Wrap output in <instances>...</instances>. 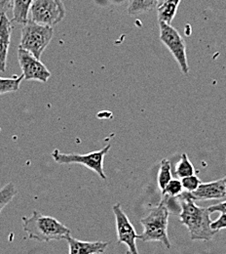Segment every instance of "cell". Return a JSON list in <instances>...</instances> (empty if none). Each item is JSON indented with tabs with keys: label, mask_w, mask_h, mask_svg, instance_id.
Masks as SVG:
<instances>
[{
	"label": "cell",
	"mask_w": 226,
	"mask_h": 254,
	"mask_svg": "<svg viewBox=\"0 0 226 254\" xmlns=\"http://www.w3.org/2000/svg\"><path fill=\"white\" fill-rule=\"evenodd\" d=\"M165 1H166V0H159V5H161L162 3L165 2Z\"/></svg>",
	"instance_id": "25"
},
{
	"label": "cell",
	"mask_w": 226,
	"mask_h": 254,
	"mask_svg": "<svg viewBox=\"0 0 226 254\" xmlns=\"http://www.w3.org/2000/svg\"><path fill=\"white\" fill-rule=\"evenodd\" d=\"M131 254V253H130V252H127V254Z\"/></svg>",
	"instance_id": "27"
},
{
	"label": "cell",
	"mask_w": 226,
	"mask_h": 254,
	"mask_svg": "<svg viewBox=\"0 0 226 254\" xmlns=\"http://www.w3.org/2000/svg\"><path fill=\"white\" fill-rule=\"evenodd\" d=\"M181 199V212L180 220L189 231L192 241H211L217 234L212 227L208 208L201 207L194 202L191 192H182Z\"/></svg>",
	"instance_id": "1"
},
{
	"label": "cell",
	"mask_w": 226,
	"mask_h": 254,
	"mask_svg": "<svg viewBox=\"0 0 226 254\" xmlns=\"http://www.w3.org/2000/svg\"><path fill=\"white\" fill-rule=\"evenodd\" d=\"M181 182L182 188L187 190V192H193L194 190H197L198 187L202 184L201 180L195 175L184 177L181 179Z\"/></svg>",
	"instance_id": "21"
},
{
	"label": "cell",
	"mask_w": 226,
	"mask_h": 254,
	"mask_svg": "<svg viewBox=\"0 0 226 254\" xmlns=\"http://www.w3.org/2000/svg\"><path fill=\"white\" fill-rule=\"evenodd\" d=\"M160 27V39L164 45L170 50L176 61L179 64L181 71L188 74L189 66L186 57V45L179 32L171 25L159 23Z\"/></svg>",
	"instance_id": "7"
},
{
	"label": "cell",
	"mask_w": 226,
	"mask_h": 254,
	"mask_svg": "<svg viewBox=\"0 0 226 254\" xmlns=\"http://www.w3.org/2000/svg\"><path fill=\"white\" fill-rule=\"evenodd\" d=\"M169 209L164 201L152 208L148 215L140 220L143 227V232L138 236L142 242H159L167 249L171 248V243L168 237V219Z\"/></svg>",
	"instance_id": "3"
},
{
	"label": "cell",
	"mask_w": 226,
	"mask_h": 254,
	"mask_svg": "<svg viewBox=\"0 0 226 254\" xmlns=\"http://www.w3.org/2000/svg\"><path fill=\"white\" fill-rule=\"evenodd\" d=\"M224 182H225V184H226V178H224Z\"/></svg>",
	"instance_id": "26"
},
{
	"label": "cell",
	"mask_w": 226,
	"mask_h": 254,
	"mask_svg": "<svg viewBox=\"0 0 226 254\" xmlns=\"http://www.w3.org/2000/svg\"><path fill=\"white\" fill-rule=\"evenodd\" d=\"M208 211H209L210 213H214V212L226 213V201L209 206V207H208Z\"/></svg>",
	"instance_id": "23"
},
{
	"label": "cell",
	"mask_w": 226,
	"mask_h": 254,
	"mask_svg": "<svg viewBox=\"0 0 226 254\" xmlns=\"http://www.w3.org/2000/svg\"><path fill=\"white\" fill-rule=\"evenodd\" d=\"M110 148H111L110 145H106L101 150L91 152L85 155L64 154V153H61L59 150H54L52 153V158L57 163H60V164L79 163L81 165H84L90 170L96 172L102 180H106V176L103 171V159L105 155L110 150Z\"/></svg>",
	"instance_id": "5"
},
{
	"label": "cell",
	"mask_w": 226,
	"mask_h": 254,
	"mask_svg": "<svg viewBox=\"0 0 226 254\" xmlns=\"http://www.w3.org/2000/svg\"><path fill=\"white\" fill-rule=\"evenodd\" d=\"M54 35L52 27L39 25L33 20H28L22 29L20 47L27 50L33 56L40 60L45 48L49 45Z\"/></svg>",
	"instance_id": "4"
},
{
	"label": "cell",
	"mask_w": 226,
	"mask_h": 254,
	"mask_svg": "<svg viewBox=\"0 0 226 254\" xmlns=\"http://www.w3.org/2000/svg\"><path fill=\"white\" fill-rule=\"evenodd\" d=\"M13 7V0H0V16L5 15Z\"/></svg>",
	"instance_id": "24"
},
{
	"label": "cell",
	"mask_w": 226,
	"mask_h": 254,
	"mask_svg": "<svg viewBox=\"0 0 226 254\" xmlns=\"http://www.w3.org/2000/svg\"><path fill=\"white\" fill-rule=\"evenodd\" d=\"M181 1V0H166L157 7V17L159 23L171 25L178 12V7Z\"/></svg>",
	"instance_id": "13"
},
{
	"label": "cell",
	"mask_w": 226,
	"mask_h": 254,
	"mask_svg": "<svg viewBox=\"0 0 226 254\" xmlns=\"http://www.w3.org/2000/svg\"><path fill=\"white\" fill-rule=\"evenodd\" d=\"M176 174L180 178H184L194 175V166L186 154H182L176 164Z\"/></svg>",
	"instance_id": "16"
},
{
	"label": "cell",
	"mask_w": 226,
	"mask_h": 254,
	"mask_svg": "<svg viewBox=\"0 0 226 254\" xmlns=\"http://www.w3.org/2000/svg\"><path fill=\"white\" fill-rule=\"evenodd\" d=\"M23 79H24L23 74L20 76H14L12 78L0 77V94L18 91Z\"/></svg>",
	"instance_id": "17"
},
{
	"label": "cell",
	"mask_w": 226,
	"mask_h": 254,
	"mask_svg": "<svg viewBox=\"0 0 226 254\" xmlns=\"http://www.w3.org/2000/svg\"><path fill=\"white\" fill-rule=\"evenodd\" d=\"M194 199H220L226 195V186L224 179L202 183L198 189L191 192Z\"/></svg>",
	"instance_id": "11"
},
{
	"label": "cell",
	"mask_w": 226,
	"mask_h": 254,
	"mask_svg": "<svg viewBox=\"0 0 226 254\" xmlns=\"http://www.w3.org/2000/svg\"><path fill=\"white\" fill-rule=\"evenodd\" d=\"M172 177V166L170 160L162 159L160 169L158 172V186L161 190H164L166 186L170 183V181L173 179Z\"/></svg>",
	"instance_id": "18"
},
{
	"label": "cell",
	"mask_w": 226,
	"mask_h": 254,
	"mask_svg": "<svg viewBox=\"0 0 226 254\" xmlns=\"http://www.w3.org/2000/svg\"><path fill=\"white\" fill-rule=\"evenodd\" d=\"M23 228L31 240L51 242L66 239L70 230L54 217L33 211L30 217H23Z\"/></svg>",
	"instance_id": "2"
},
{
	"label": "cell",
	"mask_w": 226,
	"mask_h": 254,
	"mask_svg": "<svg viewBox=\"0 0 226 254\" xmlns=\"http://www.w3.org/2000/svg\"><path fill=\"white\" fill-rule=\"evenodd\" d=\"M33 0H13V20L20 24L28 22Z\"/></svg>",
	"instance_id": "15"
},
{
	"label": "cell",
	"mask_w": 226,
	"mask_h": 254,
	"mask_svg": "<svg viewBox=\"0 0 226 254\" xmlns=\"http://www.w3.org/2000/svg\"><path fill=\"white\" fill-rule=\"evenodd\" d=\"M12 25L6 15L0 16V71L6 70L7 55L11 41Z\"/></svg>",
	"instance_id": "12"
},
{
	"label": "cell",
	"mask_w": 226,
	"mask_h": 254,
	"mask_svg": "<svg viewBox=\"0 0 226 254\" xmlns=\"http://www.w3.org/2000/svg\"><path fill=\"white\" fill-rule=\"evenodd\" d=\"M65 240L68 244V254H101L108 247V243L105 242H82L71 236H68Z\"/></svg>",
	"instance_id": "10"
},
{
	"label": "cell",
	"mask_w": 226,
	"mask_h": 254,
	"mask_svg": "<svg viewBox=\"0 0 226 254\" xmlns=\"http://www.w3.org/2000/svg\"><path fill=\"white\" fill-rule=\"evenodd\" d=\"M159 6V0H129L128 14L136 16L148 13Z\"/></svg>",
	"instance_id": "14"
},
{
	"label": "cell",
	"mask_w": 226,
	"mask_h": 254,
	"mask_svg": "<svg viewBox=\"0 0 226 254\" xmlns=\"http://www.w3.org/2000/svg\"><path fill=\"white\" fill-rule=\"evenodd\" d=\"M18 60L25 80H37L40 82H47L50 78L51 72L49 71V69L29 51L19 48Z\"/></svg>",
	"instance_id": "8"
},
{
	"label": "cell",
	"mask_w": 226,
	"mask_h": 254,
	"mask_svg": "<svg viewBox=\"0 0 226 254\" xmlns=\"http://www.w3.org/2000/svg\"><path fill=\"white\" fill-rule=\"evenodd\" d=\"M17 192V189L13 183H9L0 189V213L4 207L12 201Z\"/></svg>",
	"instance_id": "19"
},
{
	"label": "cell",
	"mask_w": 226,
	"mask_h": 254,
	"mask_svg": "<svg viewBox=\"0 0 226 254\" xmlns=\"http://www.w3.org/2000/svg\"><path fill=\"white\" fill-rule=\"evenodd\" d=\"M30 13L33 22L53 28L65 18V5L62 0H33Z\"/></svg>",
	"instance_id": "6"
},
{
	"label": "cell",
	"mask_w": 226,
	"mask_h": 254,
	"mask_svg": "<svg viewBox=\"0 0 226 254\" xmlns=\"http://www.w3.org/2000/svg\"><path fill=\"white\" fill-rule=\"evenodd\" d=\"M182 185H181V182L180 180H177V179H172L170 181V183L166 186V188L164 190H162V194H163V197L166 198V197H179L180 195H181L182 193Z\"/></svg>",
	"instance_id": "20"
},
{
	"label": "cell",
	"mask_w": 226,
	"mask_h": 254,
	"mask_svg": "<svg viewBox=\"0 0 226 254\" xmlns=\"http://www.w3.org/2000/svg\"><path fill=\"white\" fill-rule=\"evenodd\" d=\"M113 213L116 220V232H117V243L124 244L129 248V252L132 254H138L136 250V241L138 239L134 226L130 222L129 218L123 211L121 204H114L112 207Z\"/></svg>",
	"instance_id": "9"
},
{
	"label": "cell",
	"mask_w": 226,
	"mask_h": 254,
	"mask_svg": "<svg viewBox=\"0 0 226 254\" xmlns=\"http://www.w3.org/2000/svg\"><path fill=\"white\" fill-rule=\"evenodd\" d=\"M211 227L215 232H219L223 229H226V213H222L219 219H217L215 222H212Z\"/></svg>",
	"instance_id": "22"
}]
</instances>
